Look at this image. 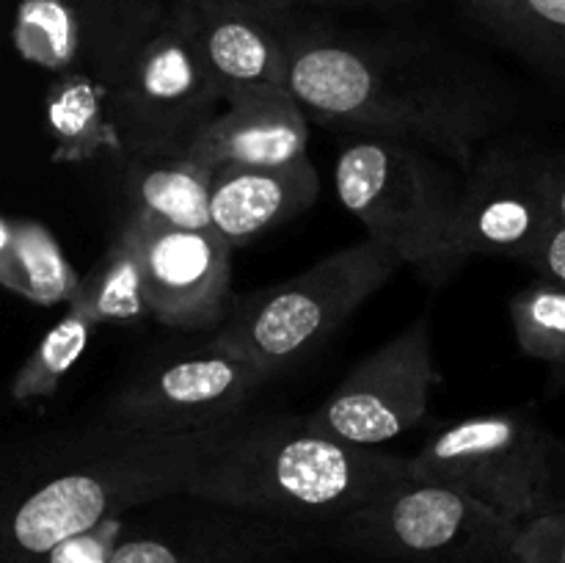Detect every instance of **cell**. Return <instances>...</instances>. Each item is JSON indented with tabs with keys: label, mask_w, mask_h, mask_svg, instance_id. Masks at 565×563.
Listing matches in <instances>:
<instances>
[{
	"label": "cell",
	"mask_w": 565,
	"mask_h": 563,
	"mask_svg": "<svg viewBox=\"0 0 565 563\" xmlns=\"http://www.w3.org/2000/svg\"><path fill=\"white\" fill-rule=\"evenodd\" d=\"M287 88L312 119L356 136L395 138L452 160H478L497 103L475 83L414 70L375 44L323 31H287Z\"/></svg>",
	"instance_id": "1"
},
{
	"label": "cell",
	"mask_w": 565,
	"mask_h": 563,
	"mask_svg": "<svg viewBox=\"0 0 565 563\" xmlns=\"http://www.w3.org/2000/svg\"><path fill=\"white\" fill-rule=\"evenodd\" d=\"M246 417L185 434L110 425L22 497L11 517V539L28 555H47L70 535L114 519L119 508L185 495L204 464L243 428Z\"/></svg>",
	"instance_id": "2"
},
{
	"label": "cell",
	"mask_w": 565,
	"mask_h": 563,
	"mask_svg": "<svg viewBox=\"0 0 565 563\" xmlns=\"http://www.w3.org/2000/svg\"><path fill=\"white\" fill-rule=\"evenodd\" d=\"M408 472V458L359 447L303 419L243 423L204 464L185 495L263 513L359 511Z\"/></svg>",
	"instance_id": "3"
},
{
	"label": "cell",
	"mask_w": 565,
	"mask_h": 563,
	"mask_svg": "<svg viewBox=\"0 0 565 563\" xmlns=\"http://www.w3.org/2000/svg\"><path fill=\"white\" fill-rule=\"evenodd\" d=\"M342 208L390 246L428 285L439 287L469 263L456 246L461 185L439 155L395 138L359 136L334 166Z\"/></svg>",
	"instance_id": "4"
},
{
	"label": "cell",
	"mask_w": 565,
	"mask_h": 563,
	"mask_svg": "<svg viewBox=\"0 0 565 563\" xmlns=\"http://www.w3.org/2000/svg\"><path fill=\"white\" fill-rule=\"evenodd\" d=\"M401 265L390 246L364 237L303 274L235 298L215 342L274 379L312 357Z\"/></svg>",
	"instance_id": "5"
},
{
	"label": "cell",
	"mask_w": 565,
	"mask_h": 563,
	"mask_svg": "<svg viewBox=\"0 0 565 563\" xmlns=\"http://www.w3.org/2000/svg\"><path fill=\"white\" fill-rule=\"evenodd\" d=\"M563 447L530 414H469L408 458V472L452 486L505 519L552 513Z\"/></svg>",
	"instance_id": "6"
},
{
	"label": "cell",
	"mask_w": 565,
	"mask_h": 563,
	"mask_svg": "<svg viewBox=\"0 0 565 563\" xmlns=\"http://www.w3.org/2000/svg\"><path fill=\"white\" fill-rule=\"evenodd\" d=\"M108 103L125 152L163 158L185 155L224 99L169 9L108 92Z\"/></svg>",
	"instance_id": "7"
},
{
	"label": "cell",
	"mask_w": 565,
	"mask_h": 563,
	"mask_svg": "<svg viewBox=\"0 0 565 563\" xmlns=\"http://www.w3.org/2000/svg\"><path fill=\"white\" fill-rule=\"evenodd\" d=\"M436 384L430 326L419 318L362 359L307 423L351 445L381 447L423 423Z\"/></svg>",
	"instance_id": "8"
},
{
	"label": "cell",
	"mask_w": 565,
	"mask_h": 563,
	"mask_svg": "<svg viewBox=\"0 0 565 563\" xmlns=\"http://www.w3.org/2000/svg\"><path fill=\"white\" fill-rule=\"evenodd\" d=\"M270 375L252 359L210 342L196 353H185L116 392L105 408V419L116 428L185 431L213 428L243 417L246 403L263 390Z\"/></svg>",
	"instance_id": "9"
},
{
	"label": "cell",
	"mask_w": 565,
	"mask_h": 563,
	"mask_svg": "<svg viewBox=\"0 0 565 563\" xmlns=\"http://www.w3.org/2000/svg\"><path fill=\"white\" fill-rule=\"evenodd\" d=\"M546 160L550 155L516 147L478 155L458 199L456 246L463 257H533L552 224Z\"/></svg>",
	"instance_id": "10"
},
{
	"label": "cell",
	"mask_w": 565,
	"mask_h": 563,
	"mask_svg": "<svg viewBox=\"0 0 565 563\" xmlns=\"http://www.w3.org/2000/svg\"><path fill=\"white\" fill-rule=\"evenodd\" d=\"M138 226L149 318L177 331L221 329L232 309V246L213 232Z\"/></svg>",
	"instance_id": "11"
},
{
	"label": "cell",
	"mask_w": 565,
	"mask_h": 563,
	"mask_svg": "<svg viewBox=\"0 0 565 563\" xmlns=\"http://www.w3.org/2000/svg\"><path fill=\"white\" fill-rule=\"evenodd\" d=\"M224 105L287 86L285 25L252 0H177L171 6Z\"/></svg>",
	"instance_id": "12"
},
{
	"label": "cell",
	"mask_w": 565,
	"mask_h": 563,
	"mask_svg": "<svg viewBox=\"0 0 565 563\" xmlns=\"http://www.w3.org/2000/svg\"><path fill=\"white\" fill-rule=\"evenodd\" d=\"M353 519L370 524L381 539L417 555L445 552L478 535L505 539L511 522L475 497L412 472L364 502L353 511Z\"/></svg>",
	"instance_id": "13"
},
{
	"label": "cell",
	"mask_w": 565,
	"mask_h": 563,
	"mask_svg": "<svg viewBox=\"0 0 565 563\" xmlns=\"http://www.w3.org/2000/svg\"><path fill=\"white\" fill-rule=\"evenodd\" d=\"M290 88H265L230 103L188 147V158L221 166H287L307 158L309 119Z\"/></svg>",
	"instance_id": "14"
},
{
	"label": "cell",
	"mask_w": 565,
	"mask_h": 563,
	"mask_svg": "<svg viewBox=\"0 0 565 563\" xmlns=\"http://www.w3.org/2000/svg\"><path fill=\"white\" fill-rule=\"evenodd\" d=\"M320 193L312 160L287 166H221L210 191V230L232 248L307 213Z\"/></svg>",
	"instance_id": "15"
},
{
	"label": "cell",
	"mask_w": 565,
	"mask_h": 563,
	"mask_svg": "<svg viewBox=\"0 0 565 563\" xmlns=\"http://www.w3.org/2000/svg\"><path fill=\"white\" fill-rule=\"evenodd\" d=\"M213 174L215 169L188 155H127L119 182V193L127 204L125 219L204 230L210 226Z\"/></svg>",
	"instance_id": "16"
},
{
	"label": "cell",
	"mask_w": 565,
	"mask_h": 563,
	"mask_svg": "<svg viewBox=\"0 0 565 563\" xmlns=\"http://www.w3.org/2000/svg\"><path fill=\"white\" fill-rule=\"evenodd\" d=\"M44 127L55 163H81L103 155H125L114 125L108 88L88 72L55 75L44 94Z\"/></svg>",
	"instance_id": "17"
},
{
	"label": "cell",
	"mask_w": 565,
	"mask_h": 563,
	"mask_svg": "<svg viewBox=\"0 0 565 563\" xmlns=\"http://www.w3.org/2000/svg\"><path fill=\"white\" fill-rule=\"evenodd\" d=\"M0 282L6 290L36 307L70 304L81 276L72 268L58 237L31 219L0 221Z\"/></svg>",
	"instance_id": "18"
},
{
	"label": "cell",
	"mask_w": 565,
	"mask_h": 563,
	"mask_svg": "<svg viewBox=\"0 0 565 563\" xmlns=\"http://www.w3.org/2000/svg\"><path fill=\"white\" fill-rule=\"evenodd\" d=\"M70 307L81 309L97 326L138 323L149 315L143 290V265L138 226L130 219L121 221L119 232L103 257L86 276H81Z\"/></svg>",
	"instance_id": "19"
},
{
	"label": "cell",
	"mask_w": 565,
	"mask_h": 563,
	"mask_svg": "<svg viewBox=\"0 0 565 563\" xmlns=\"http://www.w3.org/2000/svg\"><path fill=\"white\" fill-rule=\"evenodd\" d=\"M480 28L530 64L565 77V0H461Z\"/></svg>",
	"instance_id": "20"
},
{
	"label": "cell",
	"mask_w": 565,
	"mask_h": 563,
	"mask_svg": "<svg viewBox=\"0 0 565 563\" xmlns=\"http://www.w3.org/2000/svg\"><path fill=\"white\" fill-rule=\"evenodd\" d=\"M22 61L64 72H86L88 33L81 11L66 0H20L11 28Z\"/></svg>",
	"instance_id": "21"
},
{
	"label": "cell",
	"mask_w": 565,
	"mask_h": 563,
	"mask_svg": "<svg viewBox=\"0 0 565 563\" xmlns=\"http://www.w3.org/2000/svg\"><path fill=\"white\" fill-rule=\"evenodd\" d=\"M97 329L99 326L88 315H83L75 307H66L58 323L36 342L31 357L20 364V370L11 379V401L31 403L53 397L58 392L61 381L66 379V373L88 351Z\"/></svg>",
	"instance_id": "22"
},
{
	"label": "cell",
	"mask_w": 565,
	"mask_h": 563,
	"mask_svg": "<svg viewBox=\"0 0 565 563\" xmlns=\"http://www.w3.org/2000/svg\"><path fill=\"white\" fill-rule=\"evenodd\" d=\"M513 334L524 357L565 370V290L539 279L522 287L508 304Z\"/></svg>",
	"instance_id": "23"
},
{
	"label": "cell",
	"mask_w": 565,
	"mask_h": 563,
	"mask_svg": "<svg viewBox=\"0 0 565 563\" xmlns=\"http://www.w3.org/2000/svg\"><path fill=\"white\" fill-rule=\"evenodd\" d=\"M116 533H119V524L108 519V522L97 524V528L70 535V539H64L58 546L47 552L50 563H110L116 552Z\"/></svg>",
	"instance_id": "24"
},
{
	"label": "cell",
	"mask_w": 565,
	"mask_h": 563,
	"mask_svg": "<svg viewBox=\"0 0 565 563\" xmlns=\"http://www.w3.org/2000/svg\"><path fill=\"white\" fill-rule=\"evenodd\" d=\"M524 544L539 563H565V508L535 519Z\"/></svg>",
	"instance_id": "25"
},
{
	"label": "cell",
	"mask_w": 565,
	"mask_h": 563,
	"mask_svg": "<svg viewBox=\"0 0 565 563\" xmlns=\"http://www.w3.org/2000/svg\"><path fill=\"white\" fill-rule=\"evenodd\" d=\"M527 265H533L541 274V279L552 282V285L563 287L565 290V224L563 221H552L550 230L541 237L539 248L533 252V257L527 259Z\"/></svg>",
	"instance_id": "26"
},
{
	"label": "cell",
	"mask_w": 565,
	"mask_h": 563,
	"mask_svg": "<svg viewBox=\"0 0 565 563\" xmlns=\"http://www.w3.org/2000/svg\"><path fill=\"white\" fill-rule=\"evenodd\" d=\"M110 563H177V557L171 546L163 544V541L138 539L116 546Z\"/></svg>",
	"instance_id": "27"
},
{
	"label": "cell",
	"mask_w": 565,
	"mask_h": 563,
	"mask_svg": "<svg viewBox=\"0 0 565 563\" xmlns=\"http://www.w3.org/2000/svg\"><path fill=\"white\" fill-rule=\"evenodd\" d=\"M546 188H550L552 221L565 224V152L550 155L546 160Z\"/></svg>",
	"instance_id": "28"
},
{
	"label": "cell",
	"mask_w": 565,
	"mask_h": 563,
	"mask_svg": "<svg viewBox=\"0 0 565 563\" xmlns=\"http://www.w3.org/2000/svg\"><path fill=\"white\" fill-rule=\"evenodd\" d=\"M252 3L263 6V9H268V11H276V14H287L296 0H252Z\"/></svg>",
	"instance_id": "29"
},
{
	"label": "cell",
	"mask_w": 565,
	"mask_h": 563,
	"mask_svg": "<svg viewBox=\"0 0 565 563\" xmlns=\"http://www.w3.org/2000/svg\"><path fill=\"white\" fill-rule=\"evenodd\" d=\"M66 3H72V6H83V3H88V0H66Z\"/></svg>",
	"instance_id": "30"
},
{
	"label": "cell",
	"mask_w": 565,
	"mask_h": 563,
	"mask_svg": "<svg viewBox=\"0 0 565 563\" xmlns=\"http://www.w3.org/2000/svg\"><path fill=\"white\" fill-rule=\"evenodd\" d=\"M375 3H392V0H375Z\"/></svg>",
	"instance_id": "31"
}]
</instances>
